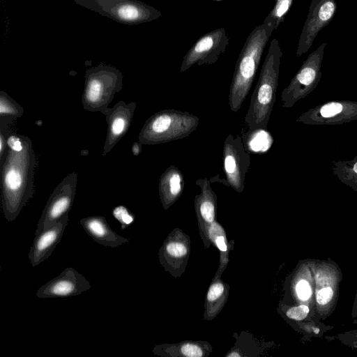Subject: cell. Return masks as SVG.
Returning <instances> with one entry per match:
<instances>
[{"instance_id":"2e32d148","label":"cell","mask_w":357,"mask_h":357,"mask_svg":"<svg viewBox=\"0 0 357 357\" xmlns=\"http://www.w3.org/2000/svg\"><path fill=\"white\" fill-rule=\"evenodd\" d=\"M68 222V215L53 226L36 235L28 254V259L32 267L39 265L50 257L56 246L61 241Z\"/></svg>"},{"instance_id":"cb8c5ba5","label":"cell","mask_w":357,"mask_h":357,"mask_svg":"<svg viewBox=\"0 0 357 357\" xmlns=\"http://www.w3.org/2000/svg\"><path fill=\"white\" fill-rule=\"evenodd\" d=\"M333 172L342 183L357 192V155L348 160L333 161Z\"/></svg>"},{"instance_id":"4316f807","label":"cell","mask_w":357,"mask_h":357,"mask_svg":"<svg viewBox=\"0 0 357 357\" xmlns=\"http://www.w3.org/2000/svg\"><path fill=\"white\" fill-rule=\"evenodd\" d=\"M295 326L296 330H300L301 333L308 335L309 338L311 337H321L327 331L332 328L323 325L318 319L295 321Z\"/></svg>"},{"instance_id":"d6986e66","label":"cell","mask_w":357,"mask_h":357,"mask_svg":"<svg viewBox=\"0 0 357 357\" xmlns=\"http://www.w3.org/2000/svg\"><path fill=\"white\" fill-rule=\"evenodd\" d=\"M291 287L297 305L306 304L315 310L314 280L310 259L299 262L294 275Z\"/></svg>"},{"instance_id":"9a60e30c","label":"cell","mask_w":357,"mask_h":357,"mask_svg":"<svg viewBox=\"0 0 357 357\" xmlns=\"http://www.w3.org/2000/svg\"><path fill=\"white\" fill-rule=\"evenodd\" d=\"M137 107L135 102L126 103L121 100L105 112L107 130L103 146L105 156L128 132Z\"/></svg>"},{"instance_id":"1f68e13d","label":"cell","mask_w":357,"mask_h":357,"mask_svg":"<svg viewBox=\"0 0 357 357\" xmlns=\"http://www.w3.org/2000/svg\"><path fill=\"white\" fill-rule=\"evenodd\" d=\"M335 11V5L331 1H327L323 3L319 10L318 16L322 22L328 21L333 15Z\"/></svg>"},{"instance_id":"7c38bea8","label":"cell","mask_w":357,"mask_h":357,"mask_svg":"<svg viewBox=\"0 0 357 357\" xmlns=\"http://www.w3.org/2000/svg\"><path fill=\"white\" fill-rule=\"evenodd\" d=\"M190 252V238L181 229H174L158 251L159 261L163 268L175 278L185 271Z\"/></svg>"},{"instance_id":"ac0fdd59","label":"cell","mask_w":357,"mask_h":357,"mask_svg":"<svg viewBox=\"0 0 357 357\" xmlns=\"http://www.w3.org/2000/svg\"><path fill=\"white\" fill-rule=\"evenodd\" d=\"M79 224L87 234L96 242L104 246L116 248L129 241V239L119 235L101 215H92L82 218Z\"/></svg>"},{"instance_id":"e575fe53","label":"cell","mask_w":357,"mask_h":357,"mask_svg":"<svg viewBox=\"0 0 357 357\" xmlns=\"http://www.w3.org/2000/svg\"><path fill=\"white\" fill-rule=\"evenodd\" d=\"M351 316L353 319H357V290L351 307Z\"/></svg>"},{"instance_id":"d4e9b609","label":"cell","mask_w":357,"mask_h":357,"mask_svg":"<svg viewBox=\"0 0 357 357\" xmlns=\"http://www.w3.org/2000/svg\"><path fill=\"white\" fill-rule=\"evenodd\" d=\"M245 150L255 153H264L268 150L272 144L273 138L266 128H259L248 131L243 137Z\"/></svg>"},{"instance_id":"ba28073f","label":"cell","mask_w":357,"mask_h":357,"mask_svg":"<svg viewBox=\"0 0 357 357\" xmlns=\"http://www.w3.org/2000/svg\"><path fill=\"white\" fill-rule=\"evenodd\" d=\"M77 177L76 172L68 174L53 190L38 222L36 235L68 215L76 192Z\"/></svg>"},{"instance_id":"277c9868","label":"cell","mask_w":357,"mask_h":357,"mask_svg":"<svg viewBox=\"0 0 357 357\" xmlns=\"http://www.w3.org/2000/svg\"><path fill=\"white\" fill-rule=\"evenodd\" d=\"M199 118L188 112L165 109L151 116L139 134L142 144L167 143L188 137L199 125Z\"/></svg>"},{"instance_id":"8992f818","label":"cell","mask_w":357,"mask_h":357,"mask_svg":"<svg viewBox=\"0 0 357 357\" xmlns=\"http://www.w3.org/2000/svg\"><path fill=\"white\" fill-rule=\"evenodd\" d=\"M314 280L315 312L318 319L324 320L335 310L342 273L331 259H310Z\"/></svg>"},{"instance_id":"5b68a950","label":"cell","mask_w":357,"mask_h":357,"mask_svg":"<svg viewBox=\"0 0 357 357\" xmlns=\"http://www.w3.org/2000/svg\"><path fill=\"white\" fill-rule=\"evenodd\" d=\"M123 74L116 68L99 64L86 70L82 103L84 109L102 114L114 95L123 89Z\"/></svg>"},{"instance_id":"603a6c76","label":"cell","mask_w":357,"mask_h":357,"mask_svg":"<svg viewBox=\"0 0 357 357\" xmlns=\"http://www.w3.org/2000/svg\"><path fill=\"white\" fill-rule=\"evenodd\" d=\"M229 289V284L224 282L220 278H213L205 298L204 320H213L221 312L227 303Z\"/></svg>"},{"instance_id":"d590c367","label":"cell","mask_w":357,"mask_h":357,"mask_svg":"<svg viewBox=\"0 0 357 357\" xmlns=\"http://www.w3.org/2000/svg\"><path fill=\"white\" fill-rule=\"evenodd\" d=\"M36 124H37L38 126H40L41 124H42V121L41 120H39L38 121L36 122Z\"/></svg>"},{"instance_id":"484cf974","label":"cell","mask_w":357,"mask_h":357,"mask_svg":"<svg viewBox=\"0 0 357 357\" xmlns=\"http://www.w3.org/2000/svg\"><path fill=\"white\" fill-rule=\"evenodd\" d=\"M24 114L23 107L4 91H0V119L15 121Z\"/></svg>"},{"instance_id":"f546056e","label":"cell","mask_w":357,"mask_h":357,"mask_svg":"<svg viewBox=\"0 0 357 357\" xmlns=\"http://www.w3.org/2000/svg\"><path fill=\"white\" fill-rule=\"evenodd\" d=\"M14 121L0 119V167L3 165L8 151V139L10 135V126Z\"/></svg>"},{"instance_id":"5bb4252c","label":"cell","mask_w":357,"mask_h":357,"mask_svg":"<svg viewBox=\"0 0 357 357\" xmlns=\"http://www.w3.org/2000/svg\"><path fill=\"white\" fill-rule=\"evenodd\" d=\"M91 287V283L72 267L66 268L58 276L42 285L38 298H66L77 296Z\"/></svg>"},{"instance_id":"7a4b0ae2","label":"cell","mask_w":357,"mask_h":357,"mask_svg":"<svg viewBox=\"0 0 357 357\" xmlns=\"http://www.w3.org/2000/svg\"><path fill=\"white\" fill-rule=\"evenodd\" d=\"M274 29L272 24L263 22L247 38L237 59L229 88L228 100L232 112H238L249 94L264 50Z\"/></svg>"},{"instance_id":"3957f363","label":"cell","mask_w":357,"mask_h":357,"mask_svg":"<svg viewBox=\"0 0 357 357\" xmlns=\"http://www.w3.org/2000/svg\"><path fill=\"white\" fill-rule=\"evenodd\" d=\"M281 56L279 43L275 38L262 64L245 117L248 131L267 128L276 99Z\"/></svg>"},{"instance_id":"ffe728a7","label":"cell","mask_w":357,"mask_h":357,"mask_svg":"<svg viewBox=\"0 0 357 357\" xmlns=\"http://www.w3.org/2000/svg\"><path fill=\"white\" fill-rule=\"evenodd\" d=\"M184 177L174 165L168 167L159 179V197L164 209L167 210L181 196L184 189Z\"/></svg>"},{"instance_id":"8fae6325","label":"cell","mask_w":357,"mask_h":357,"mask_svg":"<svg viewBox=\"0 0 357 357\" xmlns=\"http://www.w3.org/2000/svg\"><path fill=\"white\" fill-rule=\"evenodd\" d=\"M229 38L225 28H218L200 37L184 56L180 72L188 70L193 65L215 63L225 52Z\"/></svg>"},{"instance_id":"4fadbf2b","label":"cell","mask_w":357,"mask_h":357,"mask_svg":"<svg viewBox=\"0 0 357 357\" xmlns=\"http://www.w3.org/2000/svg\"><path fill=\"white\" fill-rule=\"evenodd\" d=\"M320 77L319 58L308 59L283 89L281 94L282 107L291 108L307 96L317 88Z\"/></svg>"},{"instance_id":"83f0119b","label":"cell","mask_w":357,"mask_h":357,"mask_svg":"<svg viewBox=\"0 0 357 357\" xmlns=\"http://www.w3.org/2000/svg\"><path fill=\"white\" fill-rule=\"evenodd\" d=\"M285 315L289 319L294 321L318 319L315 310L306 304H300L288 307L285 311Z\"/></svg>"},{"instance_id":"f1b7e54d","label":"cell","mask_w":357,"mask_h":357,"mask_svg":"<svg viewBox=\"0 0 357 357\" xmlns=\"http://www.w3.org/2000/svg\"><path fill=\"white\" fill-rule=\"evenodd\" d=\"M291 1L292 0H276L274 7L264 22L272 24L275 29H277L282 19L288 11Z\"/></svg>"},{"instance_id":"9c48e42d","label":"cell","mask_w":357,"mask_h":357,"mask_svg":"<svg viewBox=\"0 0 357 357\" xmlns=\"http://www.w3.org/2000/svg\"><path fill=\"white\" fill-rule=\"evenodd\" d=\"M222 161L226 181L225 185L241 193L244 190L245 176L250 165V156L240 135L234 137L229 134L225 138Z\"/></svg>"},{"instance_id":"d6a6232c","label":"cell","mask_w":357,"mask_h":357,"mask_svg":"<svg viewBox=\"0 0 357 357\" xmlns=\"http://www.w3.org/2000/svg\"><path fill=\"white\" fill-rule=\"evenodd\" d=\"M335 338L349 346L357 344V328L338 334Z\"/></svg>"},{"instance_id":"4dcf8cb0","label":"cell","mask_w":357,"mask_h":357,"mask_svg":"<svg viewBox=\"0 0 357 357\" xmlns=\"http://www.w3.org/2000/svg\"><path fill=\"white\" fill-rule=\"evenodd\" d=\"M113 215L124 229L135 220V215L124 206H118L113 210Z\"/></svg>"},{"instance_id":"8d00e7d4","label":"cell","mask_w":357,"mask_h":357,"mask_svg":"<svg viewBox=\"0 0 357 357\" xmlns=\"http://www.w3.org/2000/svg\"><path fill=\"white\" fill-rule=\"evenodd\" d=\"M215 1H220V0H215Z\"/></svg>"},{"instance_id":"30bf717a","label":"cell","mask_w":357,"mask_h":357,"mask_svg":"<svg viewBox=\"0 0 357 357\" xmlns=\"http://www.w3.org/2000/svg\"><path fill=\"white\" fill-rule=\"evenodd\" d=\"M357 120V101L331 100L309 109L296 122L312 126H335Z\"/></svg>"},{"instance_id":"7402d4cb","label":"cell","mask_w":357,"mask_h":357,"mask_svg":"<svg viewBox=\"0 0 357 357\" xmlns=\"http://www.w3.org/2000/svg\"><path fill=\"white\" fill-rule=\"evenodd\" d=\"M201 238L205 248L213 245L220 251V265L215 275L220 278L229 262V252L233 246L234 241L228 243L225 229L220 223L215 220L207 227Z\"/></svg>"},{"instance_id":"44dd1931","label":"cell","mask_w":357,"mask_h":357,"mask_svg":"<svg viewBox=\"0 0 357 357\" xmlns=\"http://www.w3.org/2000/svg\"><path fill=\"white\" fill-rule=\"evenodd\" d=\"M212 351L206 341H183L177 344H162L153 349L155 355L172 357H207Z\"/></svg>"},{"instance_id":"52a82bcc","label":"cell","mask_w":357,"mask_h":357,"mask_svg":"<svg viewBox=\"0 0 357 357\" xmlns=\"http://www.w3.org/2000/svg\"><path fill=\"white\" fill-rule=\"evenodd\" d=\"M77 5L116 22L135 25L159 18L161 13L138 0H73Z\"/></svg>"},{"instance_id":"6da1fadb","label":"cell","mask_w":357,"mask_h":357,"mask_svg":"<svg viewBox=\"0 0 357 357\" xmlns=\"http://www.w3.org/2000/svg\"><path fill=\"white\" fill-rule=\"evenodd\" d=\"M1 172V206L4 217L13 221L34 193L36 155L26 135L10 134Z\"/></svg>"},{"instance_id":"e0dca14e","label":"cell","mask_w":357,"mask_h":357,"mask_svg":"<svg viewBox=\"0 0 357 357\" xmlns=\"http://www.w3.org/2000/svg\"><path fill=\"white\" fill-rule=\"evenodd\" d=\"M211 182L207 178L197 179L195 182L201 189V192L195 197V211L200 236L216 220L217 196Z\"/></svg>"},{"instance_id":"836d02e7","label":"cell","mask_w":357,"mask_h":357,"mask_svg":"<svg viewBox=\"0 0 357 357\" xmlns=\"http://www.w3.org/2000/svg\"><path fill=\"white\" fill-rule=\"evenodd\" d=\"M131 150L133 155L138 156L142 152V144L139 141L134 142L132 145Z\"/></svg>"}]
</instances>
